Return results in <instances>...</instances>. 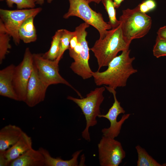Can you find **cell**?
I'll list each match as a JSON object with an SVG mask.
<instances>
[{
  "label": "cell",
  "mask_w": 166,
  "mask_h": 166,
  "mask_svg": "<svg viewBox=\"0 0 166 166\" xmlns=\"http://www.w3.org/2000/svg\"><path fill=\"white\" fill-rule=\"evenodd\" d=\"M130 52L129 49L122 51L110 62L105 70L93 72L92 77L96 85H105L115 89L126 86L129 77L137 72L132 66L135 58L130 57Z\"/></svg>",
  "instance_id": "obj_1"
},
{
  "label": "cell",
  "mask_w": 166,
  "mask_h": 166,
  "mask_svg": "<svg viewBox=\"0 0 166 166\" xmlns=\"http://www.w3.org/2000/svg\"><path fill=\"white\" fill-rule=\"evenodd\" d=\"M130 45L123 38L121 24L108 30L105 37L102 39L99 38L90 49L97 59V71L103 67L107 66L119 52L128 49Z\"/></svg>",
  "instance_id": "obj_2"
},
{
  "label": "cell",
  "mask_w": 166,
  "mask_h": 166,
  "mask_svg": "<svg viewBox=\"0 0 166 166\" xmlns=\"http://www.w3.org/2000/svg\"><path fill=\"white\" fill-rule=\"evenodd\" d=\"M119 21L123 38L129 44L133 40L146 35L152 24L151 18L140 11L138 6L133 9L123 10Z\"/></svg>",
  "instance_id": "obj_3"
},
{
  "label": "cell",
  "mask_w": 166,
  "mask_h": 166,
  "mask_svg": "<svg viewBox=\"0 0 166 166\" xmlns=\"http://www.w3.org/2000/svg\"><path fill=\"white\" fill-rule=\"evenodd\" d=\"M105 87L97 88L87 94L86 97L80 99L68 96L67 99L76 103L81 109L85 117L86 124L81 133L82 138L88 142L91 140L89 128L97 123V118L101 114L100 106L104 97L103 93Z\"/></svg>",
  "instance_id": "obj_4"
},
{
  "label": "cell",
  "mask_w": 166,
  "mask_h": 166,
  "mask_svg": "<svg viewBox=\"0 0 166 166\" xmlns=\"http://www.w3.org/2000/svg\"><path fill=\"white\" fill-rule=\"evenodd\" d=\"M69 7L63 16L65 19L72 16L78 17L85 22L93 26L98 31L99 38H103L108 30L112 29L108 23L104 20L101 14L93 10L85 0H68Z\"/></svg>",
  "instance_id": "obj_5"
},
{
  "label": "cell",
  "mask_w": 166,
  "mask_h": 166,
  "mask_svg": "<svg viewBox=\"0 0 166 166\" xmlns=\"http://www.w3.org/2000/svg\"><path fill=\"white\" fill-rule=\"evenodd\" d=\"M42 10L41 7L14 10L0 9V20L16 45L20 42L19 30L22 24L30 17H35Z\"/></svg>",
  "instance_id": "obj_6"
},
{
  "label": "cell",
  "mask_w": 166,
  "mask_h": 166,
  "mask_svg": "<svg viewBox=\"0 0 166 166\" xmlns=\"http://www.w3.org/2000/svg\"><path fill=\"white\" fill-rule=\"evenodd\" d=\"M34 65L36 68L41 80L48 87L52 85L61 84L73 89L82 98L80 93L59 73L58 63L55 60H51L44 58L42 54H33Z\"/></svg>",
  "instance_id": "obj_7"
},
{
  "label": "cell",
  "mask_w": 166,
  "mask_h": 166,
  "mask_svg": "<svg viewBox=\"0 0 166 166\" xmlns=\"http://www.w3.org/2000/svg\"><path fill=\"white\" fill-rule=\"evenodd\" d=\"M97 147L101 166H118L125 157L121 143L115 138L103 136Z\"/></svg>",
  "instance_id": "obj_8"
},
{
  "label": "cell",
  "mask_w": 166,
  "mask_h": 166,
  "mask_svg": "<svg viewBox=\"0 0 166 166\" xmlns=\"http://www.w3.org/2000/svg\"><path fill=\"white\" fill-rule=\"evenodd\" d=\"M89 26V24L84 22L75 28V31L81 44L82 49L77 58L71 63L70 67L75 73L84 80L92 77L93 71L89 67V62L90 49L86 39L87 34L86 29Z\"/></svg>",
  "instance_id": "obj_9"
},
{
  "label": "cell",
  "mask_w": 166,
  "mask_h": 166,
  "mask_svg": "<svg viewBox=\"0 0 166 166\" xmlns=\"http://www.w3.org/2000/svg\"><path fill=\"white\" fill-rule=\"evenodd\" d=\"M33 54L29 48L25 50L21 62L15 67L13 83L18 101L25 102L28 84L33 69Z\"/></svg>",
  "instance_id": "obj_10"
},
{
  "label": "cell",
  "mask_w": 166,
  "mask_h": 166,
  "mask_svg": "<svg viewBox=\"0 0 166 166\" xmlns=\"http://www.w3.org/2000/svg\"><path fill=\"white\" fill-rule=\"evenodd\" d=\"M105 87L109 92L113 94L114 102L105 114H100L98 117L106 118L110 123L109 127L104 128L102 129L101 132L103 136L115 138L120 133L122 124L129 117L130 114H126L123 115L120 120L117 121V118L119 115L124 113L125 111L121 106L120 102L117 100L115 89L107 86H105Z\"/></svg>",
  "instance_id": "obj_11"
},
{
  "label": "cell",
  "mask_w": 166,
  "mask_h": 166,
  "mask_svg": "<svg viewBox=\"0 0 166 166\" xmlns=\"http://www.w3.org/2000/svg\"><path fill=\"white\" fill-rule=\"evenodd\" d=\"M48 86L41 80L34 65L27 88L25 102L29 107H32L44 101Z\"/></svg>",
  "instance_id": "obj_12"
},
{
  "label": "cell",
  "mask_w": 166,
  "mask_h": 166,
  "mask_svg": "<svg viewBox=\"0 0 166 166\" xmlns=\"http://www.w3.org/2000/svg\"><path fill=\"white\" fill-rule=\"evenodd\" d=\"M15 67L12 64L0 71V95L18 101L13 83Z\"/></svg>",
  "instance_id": "obj_13"
},
{
  "label": "cell",
  "mask_w": 166,
  "mask_h": 166,
  "mask_svg": "<svg viewBox=\"0 0 166 166\" xmlns=\"http://www.w3.org/2000/svg\"><path fill=\"white\" fill-rule=\"evenodd\" d=\"M31 137L24 132L18 140L6 151L0 152L3 154L8 166L13 160L32 148Z\"/></svg>",
  "instance_id": "obj_14"
},
{
  "label": "cell",
  "mask_w": 166,
  "mask_h": 166,
  "mask_svg": "<svg viewBox=\"0 0 166 166\" xmlns=\"http://www.w3.org/2000/svg\"><path fill=\"white\" fill-rule=\"evenodd\" d=\"M24 132L21 128L9 124L0 130V152L6 151L20 139Z\"/></svg>",
  "instance_id": "obj_15"
},
{
  "label": "cell",
  "mask_w": 166,
  "mask_h": 166,
  "mask_svg": "<svg viewBox=\"0 0 166 166\" xmlns=\"http://www.w3.org/2000/svg\"><path fill=\"white\" fill-rule=\"evenodd\" d=\"M45 159L38 149L33 148L12 161L10 166H45Z\"/></svg>",
  "instance_id": "obj_16"
},
{
  "label": "cell",
  "mask_w": 166,
  "mask_h": 166,
  "mask_svg": "<svg viewBox=\"0 0 166 166\" xmlns=\"http://www.w3.org/2000/svg\"><path fill=\"white\" fill-rule=\"evenodd\" d=\"M38 150L43 155L45 159V166H80L78 161V158L82 151L79 150L74 152L72 158L69 160H64L61 157H52L49 152L45 148L40 147Z\"/></svg>",
  "instance_id": "obj_17"
},
{
  "label": "cell",
  "mask_w": 166,
  "mask_h": 166,
  "mask_svg": "<svg viewBox=\"0 0 166 166\" xmlns=\"http://www.w3.org/2000/svg\"><path fill=\"white\" fill-rule=\"evenodd\" d=\"M34 17L32 16L27 18L23 22L19 28V38L24 43L34 42L37 39L36 31L34 24Z\"/></svg>",
  "instance_id": "obj_18"
},
{
  "label": "cell",
  "mask_w": 166,
  "mask_h": 166,
  "mask_svg": "<svg viewBox=\"0 0 166 166\" xmlns=\"http://www.w3.org/2000/svg\"><path fill=\"white\" fill-rule=\"evenodd\" d=\"M63 29L57 30L52 37L50 47L48 51L42 54L43 57L51 60H55L58 57L60 50L61 38Z\"/></svg>",
  "instance_id": "obj_19"
},
{
  "label": "cell",
  "mask_w": 166,
  "mask_h": 166,
  "mask_svg": "<svg viewBox=\"0 0 166 166\" xmlns=\"http://www.w3.org/2000/svg\"><path fill=\"white\" fill-rule=\"evenodd\" d=\"M11 37L0 20V63L1 64L11 48L10 43Z\"/></svg>",
  "instance_id": "obj_20"
},
{
  "label": "cell",
  "mask_w": 166,
  "mask_h": 166,
  "mask_svg": "<svg viewBox=\"0 0 166 166\" xmlns=\"http://www.w3.org/2000/svg\"><path fill=\"white\" fill-rule=\"evenodd\" d=\"M138 155L137 166H161L160 164L149 155L146 150L139 145L135 147Z\"/></svg>",
  "instance_id": "obj_21"
},
{
  "label": "cell",
  "mask_w": 166,
  "mask_h": 166,
  "mask_svg": "<svg viewBox=\"0 0 166 166\" xmlns=\"http://www.w3.org/2000/svg\"><path fill=\"white\" fill-rule=\"evenodd\" d=\"M108 14L109 21L108 22L112 29L116 28L120 25V22L116 18V10L113 0H101Z\"/></svg>",
  "instance_id": "obj_22"
},
{
  "label": "cell",
  "mask_w": 166,
  "mask_h": 166,
  "mask_svg": "<svg viewBox=\"0 0 166 166\" xmlns=\"http://www.w3.org/2000/svg\"><path fill=\"white\" fill-rule=\"evenodd\" d=\"M74 34V31L63 29L61 38L60 52L57 58L55 60L57 62H59L65 51L69 49L70 41Z\"/></svg>",
  "instance_id": "obj_23"
},
{
  "label": "cell",
  "mask_w": 166,
  "mask_h": 166,
  "mask_svg": "<svg viewBox=\"0 0 166 166\" xmlns=\"http://www.w3.org/2000/svg\"><path fill=\"white\" fill-rule=\"evenodd\" d=\"M6 1L8 7H12L13 5L15 4L18 9L34 8L36 4L34 0H6Z\"/></svg>",
  "instance_id": "obj_24"
},
{
  "label": "cell",
  "mask_w": 166,
  "mask_h": 166,
  "mask_svg": "<svg viewBox=\"0 0 166 166\" xmlns=\"http://www.w3.org/2000/svg\"><path fill=\"white\" fill-rule=\"evenodd\" d=\"M152 51L154 56L157 58L166 56V40L157 37Z\"/></svg>",
  "instance_id": "obj_25"
},
{
  "label": "cell",
  "mask_w": 166,
  "mask_h": 166,
  "mask_svg": "<svg viewBox=\"0 0 166 166\" xmlns=\"http://www.w3.org/2000/svg\"><path fill=\"white\" fill-rule=\"evenodd\" d=\"M137 6L140 11L146 14L154 10L156 6V4L154 0H145Z\"/></svg>",
  "instance_id": "obj_26"
},
{
  "label": "cell",
  "mask_w": 166,
  "mask_h": 166,
  "mask_svg": "<svg viewBox=\"0 0 166 166\" xmlns=\"http://www.w3.org/2000/svg\"><path fill=\"white\" fill-rule=\"evenodd\" d=\"M81 49V44L78 40L77 44L73 49H69L70 57L72 58L74 60V61L76 60L79 56Z\"/></svg>",
  "instance_id": "obj_27"
},
{
  "label": "cell",
  "mask_w": 166,
  "mask_h": 166,
  "mask_svg": "<svg viewBox=\"0 0 166 166\" xmlns=\"http://www.w3.org/2000/svg\"><path fill=\"white\" fill-rule=\"evenodd\" d=\"M74 31V35L70 41L69 49H73L76 45L78 42V38L77 33L75 30Z\"/></svg>",
  "instance_id": "obj_28"
},
{
  "label": "cell",
  "mask_w": 166,
  "mask_h": 166,
  "mask_svg": "<svg viewBox=\"0 0 166 166\" xmlns=\"http://www.w3.org/2000/svg\"><path fill=\"white\" fill-rule=\"evenodd\" d=\"M158 37L166 40V26L160 28L157 32Z\"/></svg>",
  "instance_id": "obj_29"
},
{
  "label": "cell",
  "mask_w": 166,
  "mask_h": 166,
  "mask_svg": "<svg viewBox=\"0 0 166 166\" xmlns=\"http://www.w3.org/2000/svg\"><path fill=\"white\" fill-rule=\"evenodd\" d=\"M47 3H51L53 0H46ZM36 4L40 5H43L44 2L45 0H34Z\"/></svg>",
  "instance_id": "obj_30"
},
{
  "label": "cell",
  "mask_w": 166,
  "mask_h": 166,
  "mask_svg": "<svg viewBox=\"0 0 166 166\" xmlns=\"http://www.w3.org/2000/svg\"><path fill=\"white\" fill-rule=\"evenodd\" d=\"M124 0H113L116 8H118Z\"/></svg>",
  "instance_id": "obj_31"
},
{
  "label": "cell",
  "mask_w": 166,
  "mask_h": 166,
  "mask_svg": "<svg viewBox=\"0 0 166 166\" xmlns=\"http://www.w3.org/2000/svg\"><path fill=\"white\" fill-rule=\"evenodd\" d=\"M89 3L92 2H94L97 4L101 2V0H85Z\"/></svg>",
  "instance_id": "obj_32"
}]
</instances>
